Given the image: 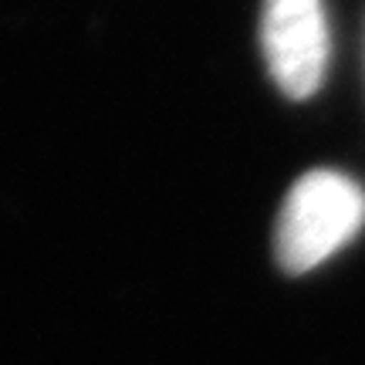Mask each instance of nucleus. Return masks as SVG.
I'll list each match as a JSON object with an SVG mask.
<instances>
[{
  "mask_svg": "<svg viewBox=\"0 0 365 365\" xmlns=\"http://www.w3.org/2000/svg\"><path fill=\"white\" fill-rule=\"evenodd\" d=\"M365 227L362 182L339 170L304 173L277 217V261L291 274H308L335 257Z\"/></svg>",
  "mask_w": 365,
  "mask_h": 365,
  "instance_id": "f257e3e1",
  "label": "nucleus"
},
{
  "mask_svg": "<svg viewBox=\"0 0 365 365\" xmlns=\"http://www.w3.org/2000/svg\"><path fill=\"white\" fill-rule=\"evenodd\" d=\"M261 48L274 85L294 102L312 98L331 61L325 0H264Z\"/></svg>",
  "mask_w": 365,
  "mask_h": 365,
  "instance_id": "f03ea898",
  "label": "nucleus"
}]
</instances>
